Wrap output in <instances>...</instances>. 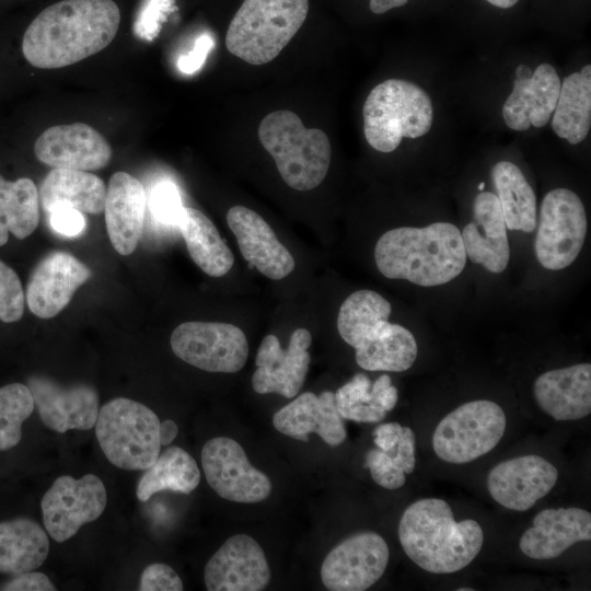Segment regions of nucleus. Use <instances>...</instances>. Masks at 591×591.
Returning <instances> with one entry per match:
<instances>
[{
	"label": "nucleus",
	"mask_w": 591,
	"mask_h": 591,
	"mask_svg": "<svg viewBox=\"0 0 591 591\" xmlns=\"http://www.w3.org/2000/svg\"><path fill=\"white\" fill-rule=\"evenodd\" d=\"M0 590L4 591H55L56 587L49 578L38 571H26L15 575L14 578L3 583Z\"/></svg>",
	"instance_id": "nucleus-42"
},
{
	"label": "nucleus",
	"mask_w": 591,
	"mask_h": 591,
	"mask_svg": "<svg viewBox=\"0 0 591 591\" xmlns=\"http://www.w3.org/2000/svg\"><path fill=\"white\" fill-rule=\"evenodd\" d=\"M392 306L380 293L366 291L349 297L337 316L340 337L355 348L358 366L368 371L402 372L418 352L410 331L389 322Z\"/></svg>",
	"instance_id": "nucleus-4"
},
{
	"label": "nucleus",
	"mask_w": 591,
	"mask_h": 591,
	"mask_svg": "<svg viewBox=\"0 0 591 591\" xmlns=\"http://www.w3.org/2000/svg\"><path fill=\"white\" fill-rule=\"evenodd\" d=\"M201 465L209 486L223 499L254 503L271 493V482L255 468L243 448L228 437L208 440L201 450Z\"/></svg>",
	"instance_id": "nucleus-13"
},
{
	"label": "nucleus",
	"mask_w": 591,
	"mask_h": 591,
	"mask_svg": "<svg viewBox=\"0 0 591 591\" xmlns=\"http://www.w3.org/2000/svg\"><path fill=\"white\" fill-rule=\"evenodd\" d=\"M398 538L408 556L432 573H452L468 566L482 549L484 534L472 519L455 521L442 499L425 498L402 514Z\"/></svg>",
	"instance_id": "nucleus-3"
},
{
	"label": "nucleus",
	"mask_w": 591,
	"mask_h": 591,
	"mask_svg": "<svg viewBox=\"0 0 591 591\" xmlns=\"http://www.w3.org/2000/svg\"><path fill=\"white\" fill-rule=\"evenodd\" d=\"M209 591H260L270 581V569L259 544L247 534L229 537L205 567Z\"/></svg>",
	"instance_id": "nucleus-16"
},
{
	"label": "nucleus",
	"mask_w": 591,
	"mask_h": 591,
	"mask_svg": "<svg viewBox=\"0 0 591 591\" xmlns=\"http://www.w3.org/2000/svg\"><path fill=\"white\" fill-rule=\"evenodd\" d=\"M39 221V195L35 183L27 177L7 181L0 175V246L9 233L23 240L31 235Z\"/></svg>",
	"instance_id": "nucleus-35"
},
{
	"label": "nucleus",
	"mask_w": 591,
	"mask_h": 591,
	"mask_svg": "<svg viewBox=\"0 0 591 591\" xmlns=\"http://www.w3.org/2000/svg\"><path fill=\"white\" fill-rule=\"evenodd\" d=\"M35 407L49 429L63 433L70 429L90 430L99 416V394L84 383L61 385L44 375L27 379Z\"/></svg>",
	"instance_id": "nucleus-17"
},
{
	"label": "nucleus",
	"mask_w": 591,
	"mask_h": 591,
	"mask_svg": "<svg viewBox=\"0 0 591 591\" xmlns=\"http://www.w3.org/2000/svg\"><path fill=\"white\" fill-rule=\"evenodd\" d=\"M459 591H473V588H459Z\"/></svg>",
	"instance_id": "nucleus-48"
},
{
	"label": "nucleus",
	"mask_w": 591,
	"mask_h": 591,
	"mask_svg": "<svg viewBox=\"0 0 591 591\" xmlns=\"http://www.w3.org/2000/svg\"><path fill=\"white\" fill-rule=\"evenodd\" d=\"M591 126V66L573 72L560 83L552 119L554 132L571 144H578Z\"/></svg>",
	"instance_id": "nucleus-32"
},
{
	"label": "nucleus",
	"mask_w": 591,
	"mask_h": 591,
	"mask_svg": "<svg viewBox=\"0 0 591 591\" xmlns=\"http://www.w3.org/2000/svg\"><path fill=\"white\" fill-rule=\"evenodd\" d=\"M273 425L282 434L309 441L315 432L331 447L341 444L346 437L344 419L339 415L335 393L331 391L315 395L304 392L280 408L273 417Z\"/></svg>",
	"instance_id": "nucleus-23"
},
{
	"label": "nucleus",
	"mask_w": 591,
	"mask_h": 591,
	"mask_svg": "<svg viewBox=\"0 0 591 591\" xmlns=\"http://www.w3.org/2000/svg\"><path fill=\"white\" fill-rule=\"evenodd\" d=\"M106 503V488L96 475L85 474L79 479L62 475L40 501L45 529L56 542H66L83 524L100 518Z\"/></svg>",
	"instance_id": "nucleus-12"
},
{
	"label": "nucleus",
	"mask_w": 591,
	"mask_h": 591,
	"mask_svg": "<svg viewBox=\"0 0 591 591\" xmlns=\"http://www.w3.org/2000/svg\"><path fill=\"white\" fill-rule=\"evenodd\" d=\"M511 94L502 106L506 125L517 131L545 126L555 109L560 80L553 66L542 63L534 72L520 65Z\"/></svg>",
	"instance_id": "nucleus-21"
},
{
	"label": "nucleus",
	"mask_w": 591,
	"mask_h": 591,
	"mask_svg": "<svg viewBox=\"0 0 591 591\" xmlns=\"http://www.w3.org/2000/svg\"><path fill=\"white\" fill-rule=\"evenodd\" d=\"M199 482L200 472L195 459L179 447H170L142 474L136 495L144 502L152 495L164 490L190 494Z\"/></svg>",
	"instance_id": "nucleus-34"
},
{
	"label": "nucleus",
	"mask_w": 591,
	"mask_h": 591,
	"mask_svg": "<svg viewBox=\"0 0 591 591\" xmlns=\"http://www.w3.org/2000/svg\"><path fill=\"white\" fill-rule=\"evenodd\" d=\"M474 220L461 232L466 257L494 274L502 273L509 263L507 225L497 196L479 193L473 205Z\"/></svg>",
	"instance_id": "nucleus-24"
},
{
	"label": "nucleus",
	"mask_w": 591,
	"mask_h": 591,
	"mask_svg": "<svg viewBox=\"0 0 591 591\" xmlns=\"http://www.w3.org/2000/svg\"><path fill=\"white\" fill-rule=\"evenodd\" d=\"M408 0H370L369 8L375 14H382L389 10L405 5Z\"/></svg>",
	"instance_id": "nucleus-46"
},
{
	"label": "nucleus",
	"mask_w": 591,
	"mask_h": 591,
	"mask_svg": "<svg viewBox=\"0 0 591 591\" xmlns=\"http://www.w3.org/2000/svg\"><path fill=\"white\" fill-rule=\"evenodd\" d=\"M312 335L306 328H297L290 336L287 349L281 348L277 336L264 337L255 357L256 370L252 387L258 394L277 393L287 398L301 390L311 361L308 351Z\"/></svg>",
	"instance_id": "nucleus-15"
},
{
	"label": "nucleus",
	"mask_w": 591,
	"mask_h": 591,
	"mask_svg": "<svg viewBox=\"0 0 591 591\" xmlns=\"http://www.w3.org/2000/svg\"><path fill=\"white\" fill-rule=\"evenodd\" d=\"M194 263L210 277H222L234 257L212 221L201 211L184 207L177 224Z\"/></svg>",
	"instance_id": "nucleus-31"
},
{
	"label": "nucleus",
	"mask_w": 591,
	"mask_h": 591,
	"mask_svg": "<svg viewBox=\"0 0 591 591\" xmlns=\"http://www.w3.org/2000/svg\"><path fill=\"white\" fill-rule=\"evenodd\" d=\"M119 23L120 11L113 0H62L28 24L22 53L36 68L71 66L108 46Z\"/></svg>",
	"instance_id": "nucleus-1"
},
{
	"label": "nucleus",
	"mask_w": 591,
	"mask_h": 591,
	"mask_svg": "<svg viewBox=\"0 0 591 591\" xmlns=\"http://www.w3.org/2000/svg\"><path fill=\"white\" fill-rule=\"evenodd\" d=\"M403 433L398 422H386L378 426L373 431L374 443L382 451L394 448Z\"/></svg>",
	"instance_id": "nucleus-44"
},
{
	"label": "nucleus",
	"mask_w": 591,
	"mask_h": 591,
	"mask_svg": "<svg viewBox=\"0 0 591 591\" xmlns=\"http://www.w3.org/2000/svg\"><path fill=\"white\" fill-rule=\"evenodd\" d=\"M151 210L162 223L177 227L184 206L176 186L171 182L158 184L151 194Z\"/></svg>",
	"instance_id": "nucleus-39"
},
{
	"label": "nucleus",
	"mask_w": 591,
	"mask_h": 591,
	"mask_svg": "<svg viewBox=\"0 0 591 591\" xmlns=\"http://www.w3.org/2000/svg\"><path fill=\"white\" fill-rule=\"evenodd\" d=\"M35 404L27 385L11 383L0 387V451L14 448L22 438V425Z\"/></svg>",
	"instance_id": "nucleus-37"
},
{
	"label": "nucleus",
	"mask_w": 591,
	"mask_h": 591,
	"mask_svg": "<svg viewBox=\"0 0 591 591\" xmlns=\"http://www.w3.org/2000/svg\"><path fill=\"white\" fill-rule=\"evenodd\" d=\"M160 422L146 405L117 397L99 410L95 436L113 465L127 471H144L160 454Z\"/></svg>",
	"instance_id": "nucleus-8"
},
{
	"label": "nucleus",
	"mask_w": 591,
	"mask_h": 591,
	"mask_svg": "<svg viewBox=\"0 0 591 591\" xmlns=\"http://www.w3.org/2000/svg\"><path fill=\"white\" fill-rule=\"evenodd\" d=\"M91 275L90 268L69 253L46 255L34 268L27 283L28 309L40 318L54 317Z\"/></svg>",
	"instance_id": "nucleus-20"
},
{
	"label": "nucleus",
	"mask_w": 591,
	"mask_h": 591,
	"mask_svg": "<svg viewBox=\"0 0 591 591\" xmlns=\"http://www.w3.org/2000/svg\"><path fill=\"white\" fill-rule=\"evenodd\" d=\"M390 557L385 540L361 532L337 544L324 558L321 578L331 591H363L384 573Z\"/></svg>",
	"instance_id": "nucleus-14"
},
{
	"label": "nucleus",
	"mask_w": 591,
	"mask_h": 591,
	"mask_svg": "<svg viewBox=\"0 0 591 591\" xmlns=\"http://www.w3.org/2000/svg\"><path fill=\"white\" fill-rule=\"evenodd\" d=\"M363 131L368 143L380 152H392L403 138H418L432 125L429 95L417 84L389 79L374 86L363 104Z\"/></svg>",
	"instance_id": "nucleus-7"
},
{
	"label": "nucleus",
	"mask_w": 591,
	"mask_h": 591,
	"mask_svg": "<svg viewBox=\"0 0 591 591\" xmlns=\"http://www.w3.org/2000/svg\"><path fill=\"white\" fill-rule=\"evenodd\" d=\"M397 389L391 378L382 374L373 383L363 373H357L335 393L336 406L343 419L357 422H378L397 402Z\"/></svg>",
	"instance_id": "nucleus-29"
},
{
	"label": "nucleus",
	"mask_w": 591,
	"mask_h": 591,
	"mask_svg": "<svg viewBox=\"0 0 591 591\" xmlns=\"http://www.w3.org/2000/svg\"><path fill=\"white\" fill-rule=\"evenodd\" d=\"M50 227L65 236H78L85 229V219L81 211L59 206L49 212Z\"/></svg>",
	"instance_id": "nucleus-41"
},
{
	"label": "nucleus",
	"mask_w": 591,
	"mask_h": 591,
	"mask_svg": "<svg viewBox=\"0 0 591 591\" xmlns=\"http://www.w3.org/2000/svg\"><path fill=\"white\" fill-rule=\"evenodd\" d=\"M380 273L421 287L444 285L466 264L461 231L449 222L425 228L401 227L383 233L374 248Z\"/></svg>",
	"instance_id": "nucleus-2"
},
{
	"label": "nucleus",
	"mask_w": 591,
	"mask_h": 591,
	"mask_svg": "<svg viewBox=\"0 0 591 591\" xmlns=\"http://www.w3.org/2000/svg\"><path fill=\"white\" fill-rule=\"evenodd\" d=\"M170 343L179 359L208 372H237L248 357L245 334L230 323L185 322L173 331Z\"/></svg>",
	"instance_id": "nucleus-11"
},
{
	"label": "nucleus",
	"mask_w": 591,
	"mask_h": 591,
	"mask_svg": "<svg viewBox=\"0 0 591 591\" xmlns=\"http://www.w3.org/2000/svg\"><path fill=\"white\" fill-rule=\"evenodd\" d=\"M587 215L579 196L567 188H556L543 198L534 242L538 263L546 269L560 270L578 257L587 235Z\"/></svg>",
	"instance_id": "nucleus-10"
},
{
	"label": "nucleus",
	"mask_w": 591,
	"mask_h": 591,
	"mask_svg": "<svg viewBox=\"0 0 591 591\" xmlns=\"http://www.w3.org/2000/svg\"><path fill=\"white\" fill-rule=\"evenodd\" d=\"M178 433V427L175 421L166 419L160 422L159 437L161 447L170 445Z\"/></svg>",
	"instance_id": "nucleus-45"
},
{
	"label": "nucleus",
	"mask_w": 591,
	"mask_h": 591,
	"mask_svg": "<svg viewBox=\"0 0 591 591\" xmlns=\"http://www.w3.org/2000/svg\"><path fill=\"white\" fill-rule=\"evenodd\" d=\"M591 540V514L580 508L545 509L520 538L521 552L533 559H552L573 544Z\"/></svg>",
	"instance_id": "nucleus-26"
},
{
	"label": "nucleus",
	"mask_w": 591,
	"mask_h": 591,
	"mask_svg": "<svg viewBox=\"0 0 591 591\" xmlns=\"http://www.w3.org/2000/svg\"><path fill=\"white\" fill-rule=\"evenodd\" d=\"M491 177L507 229L534 231L536 198L522 171L512 162L500 161L494 165Z\"/></svg>",
	"instance_id": "nucleus-33"
},
{
	"label": "nucleus",
	"mask_w": 591,
	"mask_h": 591,
	"mask_svg": "<svg viewBox=\"0 0 591 591\" xmlns=\"http://www.w3.org/2000/svg\"><path fill=\"white\" fill-rule=\"evenodd\" d=\"M484 187H485V183H480V184L478 185V189H479V190H483Z\"/></svg>",
	"instance_id": "nucleus-49"
},
{
	"label": "nucleus",
	"mask_w": 591,
	"mask_h": 591,
	"mask_svg": "<svg viewBox=\"0 0 591 591\" xmlns=\"http://www.w3.org/2000/svg\"><path fill=\"white\" fill-rule=\"evenodd\" d=\"M533 393L543 412L555 420H577L591 413V364L579 363L541 374Z\"/></svg>",
	"instance_id": "nucleus-27"
},
{
	"label": "nucleus",
	"mask_w": 591,
	"mask_h": 591,
	"mask_svg": "<svg viewBox=\"0 0 591 591\" xmlns=\"http://www.w3.org/2000/svg\"><path fill=\"white\" fill-rule=\"evenodd\" d=\"M227 222L242 256L259 273L274 280L292 273L293 256L262 216L244 206H233L227 212Z\"/></svg>",
	"instance_id": "nucleus-22"
},
{
	"label": "nucleus",
	"mask_w": 591,
	"mask_h": 591,
	"mask_svg": "<svg viewBox=\"0 0 591 591\" xmlns=\"http://www.w3.org/2000/svg\"><path fill=\"white\" fill-rule=\"evenodd\" d=\"M106 186L102 178L86 171L53 169L39 188V201L46 213L59 206L74 208L82 213L104 211Z\"/></svg>",
	"instance_id": "nucleus-28"
},
{
	"label": "nucleus",
	"mask_w": 591,
	"mask_h": 591,
	"mask_svg": "<svg viewBox=\"0 0 591 591\" xmlns=\"http://www.w3.org/2000/svg\"><path fill=\"white\" fill-rule=\"evenodd\" d=\"M25 296L16 273L0 260V320L19 321L24 312Z\"/></svg>",
	"instance_id": "nucleus-38"
},
{
	"label": "nucleus",
	"mask_w": 591,
	"mask_h": 591,
	"mask_svg": "<svg viewBox=\"0 0 591 591\" xmlns=\"http://www.w3.org/2000/svg\"><path fill=\"white\" fill-rule=\"evenodd\" d=\"M415 464V434L408 427H403V433L394 448L389 451L371 449L366 454V466L372 479L390 490L405 484V474H412Z\"/></svg>",
	"instance_id": "nucleus-36"
},
{
	"label": "nucleus",
	"mask_w": 591,
	"mask_h": 591,
	"mask_svg": "<svg viewBox=\"0 0 591 591\" xmlns=\"http://www.w3.org/2000/svg\"><path fill=\"white\" fill-rule=\"evenodd\" d=\"M309 0H244L232 18L225 46L254 66L274 60L303 25Z\"/></svg>",
	"instance_id": "nucleus-6"
},
{
	"label": "nucleus",
	"mask_w": 591,
	"mask_h": 591,
	"mask_svg": "<svg viewBox=\"0 0 591 591\" xmlns=\"http://www.w3.org/2000/svg\"><path fill=\"white\" fill-rule=\"evenodd\" d=\"M147 197L143 185L126 172L109 178L104 205L105 222L112 245L120 255H130L143 230Z\"/></svg>",
	"instance_id": "nucleus-25"
},
{
	"label": "nucleus",
	"mask_w": 591,
	"mask_h": 591,
	"mask_svg": "<svg viewBox=\"0 0 591 591\" xmlns=\"http://www.w3.org/2000/svg\"><path fill=\"white\" fill-rule=\"evenodd\" d=\"M258 139L291 188L311 190L324 181L332 157L329 139L321 129L304 127L296 113L277 109L266 115Z\"/></svg>",
	"instance_id": "nucleus-5"
},
{
	"label": "nucleus",
	"mask_w": 591,
	"mask_h": 591,
	"mask_svg": "<svg viewBox=\"0 0 591 591\" xmlns=\"http://www.w3.org/2000/svg\"><path fill=\"white\" fill-rule=\"evenodd\" d=\"M49 552L45 530L28 518L0 522V572L20 575L40 567Z\"/></svg>",
	"instance_id": "nucleus-30"
},
{
	"label": "nucleus",
	"mask_w": 591,
	"mask_h": 591,
	"mask_svg": "<svg viewBox=\"0 0 591 591\" xmlns=\"http://www.w3.org/2000/svg\"><path fill=\"white\" fill-rule=\"evenodd\" d=\"M140 591H181L183 582L176 571L163 563L147 566L140 577Z\"/></svg>",
	"instance_id": "nucleus-40"
},
{
	"label": "nucleus",
	"mask_w": 591,
	"mask_h": 591,
	"mask_svg": "<svg viewBox=\"0 0 591 591\" xmlns=\"http://www.w3.org/2000/svg\"><path fill=\"white\" fill-rule=\"evenodd\" d=\"M506 415L493 401L465 403L448 414L437 426L432 447L441 460L464 464L490 452L506 430Z\"/></svg>",
	"instance_id": "nucleus-9"
},
{
	"label": "nucleus",
	"mask_w": 591,
	"mask_h": 591,
	"mask_svg": "<svg viewBox=\"0 0 591 591\" xmlns=\"http://www.w3.org/2000/svg\"><path fill=\"white\" fill-rule=\"evenodd\" d=\"M557 478V468L542 456L522 455L493 467L487 488L502 507L525 511L552 490Z\"/></svg>",
	"instance_id": "nucleus-19"
},
{
	"label": "nucleus",
	"mask_w": 591,
	"mask_h": 591,
	"mask_svg": "<svg viewBox=\"0 0 591 591\" xmlns=\"http://www.w3.org/2000/svg\"><path fill=\"white\" fill-rule=\"evenodd\" d=\"M213 47V39L204 34L199 36L193 49L186 55L181 56L177 62L178 69L186 74H192L201 68L204 65L207 55Z\"/></svg>",
	"instance_id": "nucleus-43"
},
{
	"label": "nucleus",
	"mask_w": 591,
	"mask_h": 591,
	"mask_svg": "<svg viewBox=\"0 0 591 591\" xmlns=\"http://www.w3.org/2000/svg\"><path fill=\"white\" fill-rule=\"evenodd\" d=\"M490 4L501 8V9H508L513 7L519 0H486Z\"/></svg>",
	"instance_id": "nucleus-47"
},
{
	"label": "nucleus",
	"mask_w": 591,
	"mask_h": 591,
	"mask_svg": "<svg viewBox=\"0 0 591 591\" xmlns=\"http://www.w3.org/2000/svg\"><path fill=\"white\" fill-rule=\"evenodd\" d=\"M36 158L53 169L94 171L112 158L107 140L93 127L74 123L47 128L34 144Z\"/></svg>",
	"instance_id": "nucleus-18"
}]
</instances>
